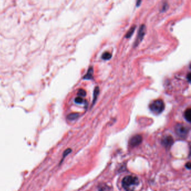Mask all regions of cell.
I'll return each instance as SVG.
<instances>
[{
  "instance_id": "6da1fadb",
  "label": "cell",
  "mask_w": 191,
  "mask_h": 191,
  "mask_svg": "<svg viewBox=\"0 0 191 191\" xmlns=\"http://www.w3.org/2000/svg\"><path fill=\"white\" fill-rule=\"evenodd\" d=\"M139 183V179L133 175H127L122 180V185L126 191H133Z\"/></svg>"
},
{
  "instance_id": "7a4b0ae2",
  "label": "cell",
  "mask_w": 191,
  "mask_h": 191,
  "mask_svg": "<svg viewBox=\"0 0 191 191\" xmlns=\"http://www.w3.org/2000/svg\"><path fill=\"white\" fill-rule=\"evenodd\" d=\"M150 109L154 114H160L164 110L165 105L161 100H157L150 104Z\"/></svg>"
},
{
  "instance_id": "3957f363",
  "label": "cell",
  "mask_w": 191,
  "mask_h": 191,
  "mask_svg": "<svg viewBox=\"0 0 191 191\" xmlns=\"http://www.w3.org/2000/svg\"><path fill=\"white\" fill-rule=\"evenodd\" d=\"M176 134L180 137L184 138L187 136L189 129L186 125L182 123H178L175 127Z\"/></svg>"
},
{
  "instance_id": "277c9868",
  "label": "cell",
  "mask_w": 191,
  "mask_h": 191,
  "mask_svg": "<svg viewBox=\"0 0 191 191\" xmlns=\"http://www.w3.org/2000/svg\"><path fill=\"white\" fill-rule=\"evenodd\" d=\"M145 30H146L145 26L144 25H141L139 30L137 37L136 38V41L135 42V47L137 46L141 42L142 40V39L144 37L145 34Z\"/></svg>"
},
{
  "instance_id": "5b68a950",
  "label": "cell",
  "mask_w": 191,
  "mask_h": 191,
  "mask_svg": "<svg viewBox=\"0 0 191 191\" xmlns=\"http://www.w3.org/2000/svg\"><path fill=\"white\" fill-rule=\"evenodd\" d=\"M142 136L140 135H136L133 137H132L131 139L129 141L130 146L131 147H136L137 146L139 145L142 142Z\"/></svg>"
},
{
  "instance_id": "8992f818",
  "label": "cell",
  "mask_w": 191,
  "mask_h": 191,
  "mask_svg": "<svg viewBox=\"0 0 191 191\" xmlns=\"http://www.w3.org/2000/svg\"><path fill=\"white\" fill-rule=\"evenodd\" d=\"M173 143H174L173 139L172 136H170L164 137L161 141L162 144L166 148H169L173 144Z\"/></svg>"
},
{
  "instance_id": "52a82bcc",
  "label": "cell",
  "mask_w": 191,
  "mask_h": 191,
  "mask_svg": "<svg viewBox=\"0 0 191 191\" xmlns=\"http://www.w3.org/2000/svg\"><path fill=\"white\" fill-rule=\"evenodd\" d=\"M94 70L93 67H90L87 72V73L85 75V76L83 77L84 80H92L93 78Z\"/></svg>"
},
{
  "instance_id": "ba28073f",
  "label": "cell",
  "mask_w": 191,
  "mask_h": 191,
  "mask_svg": "<svg viewBox=\"0 0 191 191\" xmlns=\"http://www.w3.org/2000/svg\"><path fill=\"white\" fill-rule=\"evenodd\" d=\"M99 94V88L98 87H96L94 89L93 93V103H92V105H94L95 104V103L96 102L97 98H98V95Z\"/></svg>"
},
{
  "instance_id": "9c48e42d",
  "label": "cell",
  "mask_w": 191,
  "mask_h": 191,
  "mask_svg": "<svg viewBox=\"0 0 191 191\" xmlns=\"http://www.w3.org/2000/svg\"><path fill=\"white\" fill-rule=\"evenodd\" d=\"M184 117L188 122L190 123L191 119V110L190 108L187 109L184 112Z\"/></svg>"
},
{
  "instance_id": "30bf717a",
  "label": "cell",
  "mask_w": 191,
  "mask_h": 191,
  "mask_svg": "<svg viewBox=\"0 0 191 191\" xmlns=\"http://www.w3.org/2000/svg\"><path fill=\"white\" fill-rule=\"evenodd\" d=\"M136 29V26H132L130 29L128 31L127 34L126 35V38H130L135 32V30Z\"/></svg>"
},
{
  "instance_id": "8fae6325",
  "label": "cell",
  "mask_w": 191,
  "mask_h": 191,
  "mask_svg": "<svg viewBox=\"0 0 191 191\" xmlns=\"http://www.w3.org/2000/svg\"><path fill=\"white\" fill-rule=\"evenodd\" d=\"M79 115L77 113H72L67 116V119L71 121L75 120V119H76L79 117Z\"/></svg>"
},
{
  "instance_id": "7c38bea8",
  "label": "cell",
  "mask_w": 191,
  "mask_h": 191,
  "mask_svg": "<svg viewBox=\"0 0 191 191\" xmlns=\"http://www.w3.org/2000/svg\"><path fill=\"white\" fill-rule=\"evenodd\" d=\"M112 58V54L109 52H105L102 55V58L104 60H109Z\"/></svg>"
},
{
  "instance_id": "4fadbf2b",
  "label": "cell",
  "mask_w": 191,
  "mask_h": 191,
  "mask_svg": "<svg viewBox=\"0 0 191 191\" xmlns=\"http://www.w3.org/2000/svg\"><path fill=\"white\" fill-rule=\"evenodd\" d=\"M86 91H85L84 89H80L79 90L78 92H77V95H78L79 97H85V96H86Z\"/></svg>"
},
{
  "instance_id": "5bb4252c",
  "label": "cell",
  "mask_w": 191,
  "mask_h": 191,
  "mask_svg": "<svg viewBox=\"0 0 191 191\" xmlns=\"http://www.w3.org/2000/svg\"><path fill=\"white\" fill-rule=\"evenodd\" d=\"M83 101H84L83 99L82 98V97H79V96L75 98V102H76L77 104H81V103H83Z\"/></svg>"
},
{
  "instance_id": "9a60e30c",
  "label": "cell",
  "mask_w": 191,
  "mask_h": 191,
  "mask_svg": "<svg viewBox=\"0 0 191 191\" xmlns=\"http://www.w3.org/2000/svg\"><path fill=\"white\" fill-rule=\"evenodd\" d=\"M99 191H109V188L107 186H102L99 188Z\"/></svg>"
},
{
  "instance_id": "2e32d148",
  "label": "cell",
  "mask_w": 191,
  "mask_h": 191,
  "mask_svg": "<svg viewBox=\"0 0 191 191\" xmlns=\"http://www.w3.org/2000/svg\"><path fill=\"white\" fill-rule=\"evenodd\" d=\"M71 152V149H66L64 152V154H63V158H64L65 157H66L68 154Z\"/></svg>"
},
{
  "instance_id": "e0dca14e",
  "label": "cell",
  "mask_w": 191,
  "mask_h": 191,
  "mask_svg": "<svg viewBox=\"0 0 191 191\" xmlns=\"http://www.w3.org/2000/svg\"><path fill=\"white\" fill-rule=\"evenodd\" d=\"M186 168H187V169H191V163H190V162H188V163H187V164H186Z\"/></svg>"
},
{
  "instance_id": "ac0fdd59",
  "label": "cell",
  "mask_w": 191,
  "mask_h": 191,
  "mask_svg": "<svg viewBox=\"0 0 191 191\" xmlns=\"http://www.w3.org/2000/svg\"><path fill=\"white\" fill-rule=\"evenodd\" d=\"M187 78L188 81H189V82H190V81H191V73H188V74L187 75Z\"/></svg>"
},
{
  "instance_id": "d6986e66",
  "label": "cell",
  "mask_w": 191,
  "mask_h": 191,
  "mask_svg": "<svg viewBox=\"0 0 191 191\" xmlns=\"http://www.w3.org/2000/svg\"><path fill=\"white\" fill-rule=\"evenodd\" d=\"M141 1H142V0H137V2H136L137 6H139L140 5Z\"/></svg>"
}]
</instances>
